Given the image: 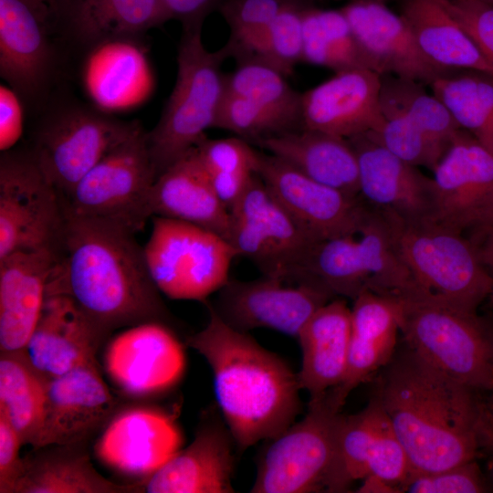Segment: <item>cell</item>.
<instances>
[{"instance_id":"cell-1","label":"cell","mask_w":493,"mask_h":493,"mask_svg":"<svg viewBox=\"0 0 493 493\" xmlns=\"http://www.w3.org/2000/svg\"><path fill=\"white\" fill-rule=\"evenodd\" d=\"M478 393L406 347L380 370L372 397L385 411L414 476L476 459L490 419Z\"/></svg>"},{"instance_id":"cell-2","label":"cell","mask_w":493,"mask_h":493,"mask_svg":"<svg viewBox=\"0 0 493 493\" xmlns=\"http://www.w3.org/2000/svg\"><path fill=\"white\" fill-rule=\"evenodd\" d=\"M53 292L70 296L108 334L170 320L143 246L134 233L106 221L65 213L60 255L47 288V293Z\"/></svg>"},{"instance_id":"cell-3","label":"cell","mask_w":493,"mask_h":493,"mask_svg":"<svg viewBox=\"0 0 493 493\" xmlns=\"http://www.w3.org/2000/svg\"><path fill=\"white\" fill-rule=\"evenodd\" d=\"M204 329L187 337L188 346L210 365L217 404L241 451L274 439L300 412L298 374L248 332L233 329L210 304Z\"/></svg>"},{"instance_id":"cell-4","label":"cell","mask_w":493,"mask_h":493,"mask_svg":"<svg viewBox=\"0 0 493 493\" xmlns=\"http://www.w3.org/2000/svg\"><path fill=\"white\" fill-rule=\"evenodd\" d=\"M380 211L414 285L405 299H428L477 312L493 288V276L462 232L431 218L406 220Z\"/></svg>"},{"instance_id":"cell-5","label":"cell","mask_w":493,"mask_h":493,"mask_svg":"<svg viewBox=\"0 0 493 493\" xmlns=\"http://www.w3.org/2000/svg\"><path fill=\"white\" fill-rule=\"evenodd\" d=\"M202 28V25L183 27L173 89L158 122L146 133L156 178L214 128L226 92L222 65L228 52L225 46L208 50Z\"/></svg>"},{"instance_id":"cell-6","label":"cell","mask_w":493,"mask_h":493,"mask_svg":"<svg viewBox=\"0 0 493 493\" xmlns=\"http://www.w3.org/2000/svg\"><path fill=\"white\" fill-rule=\"evenodd\" d=\"M26 148L47 179L66 197L113 147L142 125L69 98L50 97Z\"/></svg>"},{"instance_id":"cell-7","label":"cell","mask_w":493,"mask_h":493,"mask_svg":"<svg viewBox=\"0 0 493 493\" xmlns=\"http://www.w3.org/2000/svg\"><path fill=\"white\" fill-rule=\"evenodd\" d=\"M405 346L454 380L493 391V332L477 315L428 299H403Z\"/></svg>"},{"instance_id":"cell-8","label":"cell","mask_w":493,"mask_h":493,"mask_svg":"<svg viewBox=\"0 0 493 493\" xmlns=\"http://www.w3.org/2000/svg\"><path fill=\"white\" fill-rule=\"evenodd\" d=\"M141 126L108 152L62 199L68 215L106 221L136 234L152 218L156 179Z\"/></svg>"},{"instance_id":"cell-9","label":"cell","mask_w":493,"mask_h":493,"mask_svg":"<svg viewBox=\"0 0 493 493\" xmlns=\"http://www.w3.org/2000/svg\"><path fill=\"white\" fill-rule=\"evenodd\" d=\"M152 221L143 252L161 293L172 299L205 301L230 279L237 256L223 236L177 219L152 216Z\"/></svg>"},{"instance_id":"cell-10","label":"cell","mask_w":493,"mask_h":493,"mask_svg":"<svg viewBox=\"0 0 493 493\" xmlns=\"http://www.w3.org/2000/svg\"><path fill=\"white\" fill-rule=\"evenodd\" d=\"M63 43L43 0H0V76L25 110L37 112L55 93Z\"/></svg>"},{"instance_id":"cell-11","label":"cell","mask_w":493,"mask_h":493,"mask_svg":"<svg viewBox=\"0 0 493 493\" xmlns=\"http://www.w3.org/2000/svg\"><path fill=\"white\" fill-rule=\"evenodd\" d=\"M65 226L61 196L28 150L0 157V258L20 250L60 251Z\"/></svg>"},{"instance_id":"cell-12","label":"cell","mask_w":493,"mask_h":493,"mask_svg":"<svg viewBox=\"0 0 493 493\" xmlns=\"http://www.w3.org/2000/svg\"><path fill=\"white\" fill-rule=\"evenodd\" d=\"M341 414L323 398L309 401L306 415L272 439L250 492H326Z\"/></svg>"},{"instance_id":"cell-13","label":"cell","mask_w":493,"mask_h":493,"mask_svg":"<svg viewBox=\"0 0 493 493\" xmlns=\"http://www.w3.org/2000/svg\"><path fill=\"white\" fill-rule=\"evenodd\" d=\"M228 242L237 257L249 259L263 276L286 281L312 240L256 173L229 209Z\"/></svg>"},{"instance_id":"cell-14","label":"cell","mask_w":493,"mask_h":493,"mask_svg":"<svg viewBox=\"0 0 493 493\" xmlns=\"http://www.w3.org/2000/svg\"><path fill=\"white\" fill-rule=\"evenodd\" d=\"M257 174L312 241L355 236L369 216L360 196L316 182L269 153L259 152Z\"/></svg>"},{"instance_id":"cell-15","label":"cell","mask_w":493,"mask_h":493,"mask_svg":"<svg viewBox=\"0 0 493 493\" xmlns=\"http://www.w3.org/2000/svg\"><path fill=\"white\" fill-rule=\"evenodd\" d=\"M332 299L317 288L262 275L246 281L229 279L210 305L239 331L264 328L297 338L313 313Z\"/></svg>"},{"instance_id":"cell-16","label":"cell","mask_w":493,"mask_h":493,"mask_svg":"<svg viewBox=\"0 0 493 493\" xmlns=\"http://www.w3.org/2000/svg\"><path fill=\"white\" fill-rule=\"evenodd\" d=\"M104 369L127 395L151 396L174 386L185 369L184 348L165 323L148 321L115 336L104 353Z\"/></svg>"},{"instance_id":"cell-17","label":"cell","mask_w":493,"mask_h":493,"mask_svg":"<svg viewBox=\"0 0 493 493\" xmlns=\"http://www.w3.org/2000/svg\"><path fill=\"white\" fill-rule=\"evenodd\" d=\"M431 219L463 232L493 199V152L460 129L434 168Z\"/></svg>"},{"instance_id":"cell-18","label":"cell","mask_w":493,"mask_h":493,"mask_svg":"<svg viewBox=\"0 0 493 493\" xmlns=\"http://www.w3.org/2000/svg\"><path fill=\"white\" fill-rule=\"evenodd\" d=\"M182 443V433L171 415L154 408L132 407L110 419L94 451L109 468L145 480L181 449Z\"/></svg>"},{"instance_id":"cell-19","label":"cell","mask_w":493,"mask_h":493,"mask_svg":"<svg viewBox=\"0 0 493 493\" xmlns=\"http://www.w3.org/2000/svg\"><path fill=\"white\" fill-rule=\"evenodd\" d=\"M117 404L99 364L49 379L43 424L33 448L84 443L116 414Z\"/></svg>"},{"instance_id":"cell-20","label":"cell","mask_w":493,"mask_h":493,"mask_svg":"<svg viewBox=\"0 0 493 493\" xmlns=\"http://www.w3.org/2000/svg\"><path fill=\"white\" fill-rule=\"evenodd\" d=\"M108 335L70 296L47 293L24 353L49 380L83 365L99 364L97 351Z\"/></svg>"},{"instance_id":"cell-21","label":"cell","mask_w":493,"mask_h":493,"mask_svg":"<svg viewBox=\"0 0 493 493\" xmlns=\"http://www.w3.org/2000/svg\"><path fill=\"white\" fill-rule=\"evenodd\" d=\"M381 75L369 68L335 72L301 93L302 127L351 138L384 122L380 104Z\"/></svg>"},{"instance_id":"cell-22","label":"cell","mask_w":493,"mask_h":493,"mask_svg":"<svg viewBox=\"0 0 493 493\" xmlns=\"http://www.w3.org/2000/svg\"><path fill=\"white\" fill-rule=\"evenodd\" d=\"M362 51L380 75L392 74L430 85L450 68L431 61L401 15L375 0H350L341 8Z\"/></svg>"},{"instance_id":"cell-23","label":"cell","mask_w":493,"mask_h":493,"mask_svg":"<svg viewBox=\"0 0 493 493\" xmlns=\"http://www.w3.org/2000/svg\"><path fill=\"white\" fill-rule=\"evenodd\" d=\"M347 367L341 383L323 396L341 412L358 385L379 372L395 353L403 299L363 290L353 299Z\"/></svg>"},{"instance_id":"cell-24","label":"cell","mask_w":493,"mask_h":493,"mask_svg":"<svg viewBox=\"0 0 493 493\" xmlns=\"http://www.w3.org/2000/svg\"><path fill=\"white\" fill-rule=\"evenodd\" d=\"M348 140L358 160L359 196L368 206L406 220L431 217V178L375 142L367 133Z\"/></svg>"},{"instance_id":"cell-25","label":"cell","mask_w":493,"mask_h":493,"mask_svg":"<svg viewBox=\"0 0 493 493\" xmlns=\"http://www.w3.org/2000/svg\"><path fill=\"white\" fill-rule=\"evenodd\" d=\"M60 251L20 250L0 258V352L24 351L41 314Z\"/></svg>"},{"instance_id":"cell-26","label":"cell","mask_w":493,"mask_h":493,"mask_svg":"<svg viewBox=\"0 0 493 493\" xmlns=\"http://www.w3.org/2000/svg\"><path fill=\"white\" fill-rule=\"evenodd\" d=\"M169 20L162 0H68L56 24L65 43L94 48L136 39Z\"/></svg>"},{"instance_id":"cell-27","label":"cell","mask_w":493,"mask_h":493,"mask_svg":"<svg viewBox=\"0 0 493 493\" xmlns=\"http://www.w3.org/2000/svg\"><path fill=\"white\" fill-rule=\"evenodd\" d=\"M230 432L209 421L193 441L143 480L148 493H230L234 457Z\"/></svg>"},{"instance_id":"cell-28","label":"cell","mask_w":493,"mask_h":493,"mask_svg":"<svg viewBox=\"0 0 493 493\" xmlns=\"http://www.w3.org/2000/svg\"><path fill=\"white\" fill-rule=\"evenodd\" d=\"M150 213L152 217L202 226L228 241L229 211L215 192L194 149L155 179L150 194Z\"/></svg>"},{"instance_id":"cell-29","label":"cell","mask_w":493,"mask_h":493,"mask_svg":"<svg viewBox=\"0 0 493 493\" xmlns=\"http://www.w3.org/2000/svg\"><path fill=\"white\" fill-rule=\"evenodd\" d=\"M351 330V308L344 299L335 298L317 309L299 331L302 362L297 374L309 401L322 398L342 381Z\"/></svg>"},{"instance_id":"cell-30","label":"cell","mask_w":493,"mask_h":493,"mask_svg":"<svg viewBox=\"0 0 493 493\" xmlns=\"http://www.w3.org/2000/svg\"><path fill=\"white\" fill-rule=\"evenodd\" d=\"M257 144L314 181L359 196L358 160L347 138L301 128Z\"/></svg>"},{"instance_id":"cell-31","label":"cell","mask_w":493,"mask_h":493,"mask_svg":"<svg viewBox=\"0 0 493 493\" xmlns=\"http://www.w3.org/2000/svg\"><path fill=\"white\" fill-rule=\"evenodd\" d=\"M84 443L34 449L14 493H137L139 484H119L93 467Z\"/></svg>"},{"instance_id":"cell-32","label":"cell","mask_w":493,"mask_h":493,"mask_svg":"<svg viewBox=\"0 0 493 493\" xmlns=\"http://www.w3.org/2000/svg\"><path fill=\"white\" fill-rule=\"evenodd\" d=\"M425 55L444 68L471 69L493 78V67L451 16L443 0H403L401 14Z\"/></svg>"},{"instance_id":"cell-33","label":"cell","mask_w":493,"mask_h":493,"mask_svg":"<svg viewBox=\"0 0 493 493\" xmlns=\"http://www.w3.org/2000/svg\"><path fill=\"white\" fill-rule=\"evenodd\" d=\"M355 236H343L312 241L286 282L321 289L332 298L354 299L368 289Z\"/></svg>"},{"instance_id":"cell-34","label":"cell","mask_w":493,"mask_h":493,"mask_svg":"<svg viewBox=\"0 0 493 493\" xmlns=\"http://www.w3.org/2000/svg\"><path fill=\"white\" fill-rule=\"evenodd\" d=\"M47 381L30 364L24 351L0 352V411L23 446L34 447L39 436Z\"/></svg>"},{"instance_id":"cell-35","label":"cell","mask_w":493,"mask_h":493,"mask_svg":"<svg viewBox=\"0 0 493 493\" xmlns=\"http://www.w3.org/2000/svg\"><path fill=\"white\" fill-rule=\"evenodd\" d=\"M387 420L385 411L374 397L359 413L341 414L335 458L326 492H345L353 482L369 474L370 463Z\"/></svg>"},{"instance_id":"cell-36","label":"cell","mask_w":493,"mask_h":493,"mask_svg":"<svg viewBox=\"0 0 493 493\" xmlns=\"http://www.w3.org/2000/svg\"><path fill=\"white\" fill-rule=\"evenodd\" d=\"M429 86L458 126L493 152V78L450 68Z\"/></svg>"},{"instance_id":"cell-37","label":"cell","mask_w":493,"mask_h":493,"mask_svg":"<svg viewBox=\"0 0 493 493\" xmlns=\"http://www.w3.org/2000/svg\"><path fill=\"white\" fill-rule=\"evenodd\" d=\"M302 25V62L335 72L351 68L374 70L341 9L304 5Z\"/></svg>"},{"instance_id":"cell-38","label":"cell","mask_w":493,"mask_h":493,"mask_svg":"<svg viewBox=\"0 0 493 493\" xmlns=\"http://www.w3.org/2000/svg\"><path fill=\"white\" fill-rule=\"evenodd\" d=\"M380 104L383 117L404 116L446 150L461 129L441 100L414 79L381 75Z\"/></svg>"},{"instance_id":"cell-39","label":"cell","mask_w":493,"mask_h":493,"mask_svg":"<svg viewBox=\"0 0 493 493\" xmlns=\"http://www.w3.org/2000/svg\"><path fill=\"white\" fill-rule=\"evenodd\" d=\"M359 234L358 247L369 278L368 290L410 299L414 291L413 278L383 214L370 207L369 216Z\"/></svg>"},{"instance_id":"cell-40","label":"cell","mask_w":493,"mask_h":493,"mask_svg":"<svg viewBox=\"0 0 493 493\" xmlns=\"http://www.w3.org/2000/svg\"><path fill=\"white\" fill-rule=\"evenodd\" d=\"M194 149L218 198L229 211L257 173L259 152L236 136H205Z\"/></svg>"},{"instance_id":"cell-41","label":"cell","mask_w":493,"mask_h":493,"mask_svg":"<svg viewBox=\"0 0 493 493\" xmlns=\"http://www.w3.org/2000/svg\"><path fill=\"white\" fill-rule=\"evenodd\" d=\"M287 76L257 59L238 61L226 76V91L250 100L280 117L295 129H301V93L288 82Z\"/></svg>"},{"instance_id":"cell-42","label":"cell","mask_w":493,"mask_h":493,"mask_svg":"<svg viewBox=\"0 0 493 493\" xmlns=\"http://www.w3.org/2000/svg\"><path fill=\"white\" fill-rule=\"evenodd\" d=\"M303 0H288L275 19L256 38L241 60L257 59L288 77L302 62Z\"/></svg>"},{"instance_id":"cell-43","label":"cell","mask_w":493,"mask_h":493,"mask_svg":"<svg viewBox=\"0 0 493 493\" xmlns=\"http://www.w3.org/2000/svg\"><path fill=\"white\" fill-rule=\"evenodd\" d=\"M288 0H224L218 11L229 28L225 44L229 58L239 60Z\"/></svg>"},{"instance_id":"cell-44","label":"cell","mask_w":493,"mask_h":493,"mask_svg":"<svg viewBox=\"0 0 493 493\" xmlns=\"http://www.w3.org/2000/svg\"><path fill=\"white\" fill-rule=\"evenodd\" d=\"M214 128L229 131L250 143L298 130L256 102L226 91Z\"/></svg>"},{"instance_id":"cell-45","label":"cell","mask_w":493,"mask_h":493,"mask_svg":"<svg viewBox=\"0 0 493 493\" xmlns=\"http://www.w3.org/2000/svg\"><path fill=\"white\" fill-rule=\"evenodd\" d=\"M383 118L384 122L378 130L365 133L404 162L433 171L446 150L404 116L393 114Z\"/></svg>"},{"instance_id":"cell-46","label":"cell","mask_w":493,"mask_h":493,"mask_svg":"<svg viewBox=\"0 0 493 493\" xmlns=\"http://www.w3.org/2000/svg\"><path fill=\"white\" fill-rule=\"evenodd\" d=\"M402 490L410 493L491 491L476 459L446 469L412 476Z\"/></svg>"},{"instance_id":"cell-47","label":"cell","mask_w":493,"mask_h":493,"mask_svg":"<svg viewBox=\"0 0 493 493\" xmlns=\"http://www.w3.org/2000/svg\"><path fill=\"white\" fill-rule=\"evenodd\" d=\"M443 3L493 67V6L477 0Z\"/></svg>"},{"instance_id":"cell-48","label":"cell","mask_w":493,"mask_h":493,"mask_svg":"<svg viewBox=\"0 0 493 493\" xmlns=\"http://www.w3.org/2000/svg\"><path fill=\"white\" fill-rule=\"evenodd\" d=\"M22 441L5 414L0 411V493H14L25 461L20 456Z\"/></svg>"},{"instance_id":"cell-49","label":"cell","mask_w":493,"mask_h":493,"mask_svg":"<svg viewBox=\"0 0 493 493\" xmlns=\"http://www.w3.org/2000/svg\"><path fill=\"white\" fill-rule=\"evenodd\" d=\"M24 106L17 95L7 86L0 88V150L5 152L20 139L23 131Z\"/></svg>"},{"instance_id":"cell-50","label":"cell","mask_w":493,"mask_h":493,"mask_svg":"<svg viewBox=\"0 0 493 493\" xmlns=\"http://www.w3.org/2000/svg\"><path fill=\"white\" fill-rule=\"evenodd\" d=\"M171 19L182 24V27L204 25L205 18L218 10L224 0H162Z\"/></svg>"},{"instance_id":"cell-51","label":"cell","mask_w":493,"mask_h":493,"mask_svg":"<svg viewBox=\"0 0 493 493\" xmlns=\"http://www.w3.org/2000/svg\"><path fill=\"white\" fill-rule=\"evenodd\" d=\"M477 229L482 232V236L481 240L474 245L482 264L489 272H493V226Z\"/></svg>"},{"instance_id":"cell-52","label":"cell","mask_w":493,"mask_h":493,"mask_svg":"<svg viewBox=\"0 0 493 493\" xmlns=\"http://www.w3.org/2000/svg\"><path fill=\"white\" fill-rule=\"evenodd\" d=\"M358 492L361 493H397L402 492L401 489L387 482L386 480L374 476L368 475L362 479V484L359 487Z\"/></svg>"},{"instance_id":"cell-53","label":"cell","mask_w":493,"mask_h":493,"mask_svg":"<svg viewBox=\"0 0 493 493\" xmlns=\"http://www.w3.org/2000/svg\"><path fill=\"white\" fill-rule=\"evenodd\" d=\"M488 226H493V199L480 212L474 226L475 228Z\"/></svg>"},{"instance_id":"cell-54","label":"cell","mask_w":493,"mask_h":493,"mask_svg":"<svg viewBox=\"0 0 493 493\" xmlns=\"http://www.w3.org/2000/svg\"><path fill=\"white\" fill-rule=\"evenodd\" d=\"M52 10L55 17L60 13L68 0H43Z\"/></svg>"},{"instance_id":"cell-55","label":"cell","mask_w":493,"mask_h":493,"mask_svg":"<svg viewBox=\"0 0 493 493\" xmlns=\"http://www.w3.org/2000/svg\"><path fill=\"white\" fill-rule=\"evenodd\" d=\"M485 435H486V438L489 436L493 437V422L492 421H490L489 424L488 425L485 431Z\"/></svg>"},{"instance_id":"cell-56","label":"cell","mask_w":493,"mask_h":493,"mask_svg":"<svg viewBox=\"0 0 493 493\" xmlns=\"http://www.w3.org/2000/svg\"><path fill=\"white\" fill-rule=\"evenodd\" d=\"M491 393H492L491 397H490L489 402H488V404L487 405H488V413H489L490 417H491V421L493 422V391Z\"/></svg>"},{"instance_id":"cell-57","label":"cell","mask_w":493,"mask_h":493,"mask_svg":"<svg viewBox=\"0 0 493 493\" xmlns=\"http://www.w3.org/2000/svg\"><path fill=\"white\" fill-rule=\"evenodd\" d=\"M486 441L492 446L493 448V437H487Z\"/></svg>"},{"instance_id":"cell-58","label":"cell","mask_w":493,"mask_h":493,"mask_svg":"<svg viewBox=\"0 0 493 493\" xmlns=\"http://www.w3.org/2000/svg\"><path fill=\"white\" fill-rule=\"evenodd\" d=\"M493 6V0H477Z\"/></svg>"},{"instance_id":"cell-59","label":"cell","mask_w":493,"mask_h":493,"mask_svg":"<svg viewBox=\"0 0 493 493\" xmlns=\"http://www.w3.org/2000/svg\"><path fill=\"white\" fill-rule=\"evenodd\" d=\"M375 1L385 4L388 0H375Z\"/></svg>"},{"instance_id":"cell-60","label":"cell","mask_w":493,"mask_h":493,"mask_svg":"<svg viewBox=\"0 0 493 493\" xmlns=\"http://www.w3.org/2000/svg\"><path fill=\"white\" fill-rule=\"evenodd\" d=\"M490 298H491V299L493 301V288H492V291H491V294H490Z\"/></svg>"},{"instance_id":"cell-61","label":"cell","mask_w":493,"mask_h":493,"mask_svg":"<svg viewBox=\"0 0 493 493\" xmlns=\"http://www.w3.org/2000/svg\"><path fill=\"white\" fill-rule=\"evenodd\" d=\"M492 477H493V466H492Z\"/></svg>"}]
</instances>
